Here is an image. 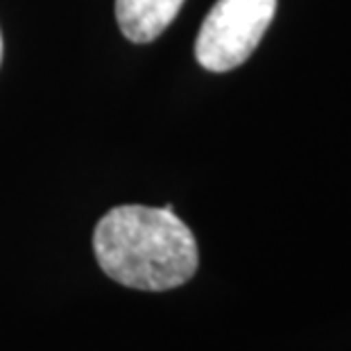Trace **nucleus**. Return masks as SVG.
Returning <instances> with one entry per match:
<instances>
[{"label": "nucleus", "instance_id": "1", "mask_svg": "<svg viewBox=\"0 0 351 351\" xmlns=\"http://www.w3.org/2000/svg\"><path fill=\"white\" fill-rule=\"evenodd\" d=\"M93 252L109 279L150 293L184 286L199 265L195 236L166 206L111 208L93 231Z\"/></svg>", "mask_w": 351, "mask_h": 351}, {"label": "nucleus", "instance_id": "3", "mask_svg": "<svg viewBox=\"0 0 351 351\" xmlns=\"http://www.w3.org/2000/svg\"><path fill=\"white\" fill-rule=\"evenodd\" d=\"M184 0H116L121 32L134 43H150L166 32Z\"/></svg>", "mask_w": 351, "mask_h": 351}, {"label": "nucleus", "instance_id": "4", "mask_svg": "<svg viewBox=\"0 0 351 351\" xmlns=\"http://www.w3.org/2000/svg\"><path fill=\"white\" fill-rule=\"evenodd\" d=\"M0 64H3V34H0Z\"/></svg>", "mask_w": 351, "mask_h": 351}, {"label": "nucleus", "instance_id": "2", "mask_svg": "<svg viewBox=\"0 0 351 351\" xmlns=\"http://www.w3.org/2000/svg\"><path fill=\"white\" fill-rule=\"evenodd\" d=\"M274 12L276 0H218L197 32V64L211 73L238 69L256 50Z\"/></svg>", "mask_w": 351, "mask_h": 351}]
</instances>
